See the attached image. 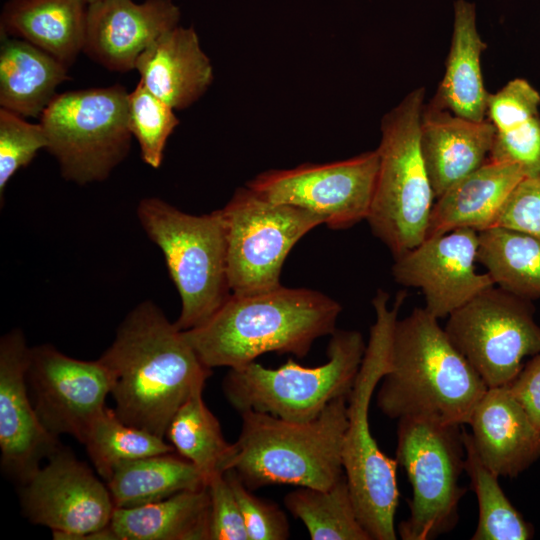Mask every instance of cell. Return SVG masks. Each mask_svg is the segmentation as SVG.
<instances>
[{
    "mask_svg": "<svg viewBox=\"0 0 540 540\" xmlns=\"http://www.w3.org/2000/svg\"><path fill=\"white\" fill-rule=\"evenodd\" d=\"M100 359L111 376L117 416L163 438L179 407L212 374L183 331L149 300L127 314Z\"/></svg>",
    "mask_w": 540,
    "mask_h": 540,
    "instance_id": "6da1fadb",
    "label": "cell"
},
{
    "mask_svg": "<svg viewBox=\"0 0 540 540\" xmlns=\"http://www.w3.org/2000/svg\"><path fill=\"white\" fill-rule=\"evenodd\" d=\"M342 306L307 288L234 294L202 325L183 331L210 369L240 368L265 353L303 358L320 337L331 335Z\"/></svg>",
    "mask_w": 540,
    "mask_h": 540,
    "instance_id": "7a4b0ae2",
    "label": "cell"
},
{
    "mask_svg": "<svg viewBox=\"0 0 540 540\" xmlns=\"http://www.w3.org/2000/svg\"><path fill=\"white\" fill-rule=\"evenodd\" d=\"M438 320L424 307L396 320L388 370L376 395L387 417L466 425L487 391Z\"/></svg>",
    "mask_w": 540,
    "mask_h": 540,
    "instance_id": "3957f363",
    "label": "cell"
},
{
    "mask_svg": "<svg viewBox=\"0 0 540 540\" xmlns=\"http://www.w3.org/2000/svg\"><path fill=\"white\" fill-rule=\"evenodd\" d=\"M347 398L333 400L308 422L254 411L240 413L241 431L227 470L233 469L252 491L273 484L330 488L344 475Z\"/></svg>",
    "mask_w": 540,
    "mask_h": 540,
    "instance_id": "277c9868",
    "label": "cell"
},
{
    "mask_svg": "<svg viewBox=\"0 0 540 540\" xmlns=\"http://www.w3.org/2000/svg\"><path fill=\"white\" fill-rule=\"evenodd\" d=\"M406 293L397 294L392 307L389 295L379 289L372 300L375 322L370 328L363 360L347 398L348 424L342 461L358 518L371 540H395V514L399 504L398 463L384 454L373 437L369 406L389 366L392 332Z\"/></svg>",
    "mask_w": 540,
    "mask_h": 540,
    "instance_id": "5b68a950",
    "label": "cell"
},
{
    "mask_svg": "<svg viewBox=\"0 0 540 540\" xmlns=\"http://www.w3.org/2000/svg\"><path fill=\"white\" fill-rule=\"evenodd\" d=\"M425 88L409 92L381 120L379 169L367 222L396 258L425 238L435 195L420 147Z\"/></svg>",
    "mask_w": 540,
    "mask_h": 540,
    "instance_id": "8992f818",
    "label": "cell"
},
{
    "mask_svg": "<svg viewBox=\"0 0 540 540\" xmlns=\"http://www.w3.org/2000/svg\"><path fill=\"white\" fill-rule=\"evenodd\" d=\"M139 222L162 251L180 299L175 325L182 331L205 323L231 295L222 210L185 213L157 197L137 207Z\"/></svg>",
    "mask_w": 540,
    "mask_h": 540,
    "instance_id": "52a82bcc",
    "label": "cell"
},
{
    "mask_svg": "<svg viewBox=\"0 0 540 540\" xmlns=\"http://www.w3.org/2000/svg\"><path fill=\"white\" fill-rule=\"evenodd\" d=\"M365 349L360 332L336 329L328 343L326 363L305 367L288 359L272 369L254 361L229 369L222 391L239 413L254 411L287 421L308 422L333 400L348 397Z\"/></svg>",
    "mask_w": 540,
    "mask_h": 540,
    "instance_id": "ba28073f",
    "label": "cell"
},
{
    "mask_svg": "<svg viewBox=\"0 0 540 540\" xmlns=\"http://www.w3.org/2000/svg\"><path fill=\"white\" fill-rule=\"evenodd\" d=\"M128 92L120 84L57 94L40 117L62 177L85 185L101 182L128 155Z\"/></svg>",
    "mask_w": 540,
    "mask_h": 540,
    "instance_id": "9c48e42d",
    "label": "cell"
},
{
    "mask_svg": "<svg viewBox=\"0 0 540 540\" xmlns=\"http://www.w3.org/2000/svg\"><path fill=\"white\" fill-rule=\"evenodd\" d=\"M396 461L412 487L409 517L400 522L403 540H430L450 532L459 520L466 488L462 425L433 420L398 419Z\"/></svg>",
    "mask_w": 540,
    "mask_h": 540,
    "instance_id": "30bf717a",
    "label": "cell"
},
{
    "mask_svg": "<svg viewBox=\"0 0 540 540\" xmlns=\"http://www.w3.org/2000/svg\"><path fill=\"white\" fill-rule=\"evenodd\" d=\"M231 293L261 292L281 285L289 252L309 231L324 224L320 216L274 203L247 186L238 188L222 209Z\"/></svg>",
    "mask_w": 540,
    "mask_h": 540,
    "instance_id": "8fae6325",
    "label": "cell"
},
{
    "mask_svg": "<svg viewBox=\"0 0 540 540\" xmlns=\"http://www.w3.org/2000/svg\"><path fill=\"white\" fill-rule=\"evenodd\" d=\"M531 300L491 286L452 312L448 337L488 388L510 384L523 360L540 353Z\"/></svg>",
    "mask_w": 540,
    "mask_h": 540,
    "instance_id": "7c38bea8",
    "label": "cell"
},
{
    "mask_svg": "<svg viewBox=\"0 0 540 540\" xmlns=\"http://www.w3.org/2000/svg\"><path fill=\"white\" fill-rule=\"evenodd\" d=\"M379 169L377 149L326 164L270 170L246 186L268 201L310 211L333 230L366 220Z\"/></svg>",
    "mask_w": 540,
    "mask_h": 540,
    "instance_id": "4fadbf2b",
    "label": "cell"
},
{
    "mask_svg": "<svg viewBox=\"0 0 540 540\" xmlns=\"http://www.w3.org/2000/svg\"><path fill=\"white\" fill-rule=\"evenodd\" d=\"M23 486L27 517L50 528L55 539L88 540L108 525L115 509L106 482L62 446Z\"/></svg>",
    "mask_w": 540,
    "mask_h": 540,
    "instance_id": "5bb4252c",
    "label": "cell"
},
{
    "mask_svg": "<svg viewBox=\"0 0 540 540\" xmlns=\"http://www.w3.org/2000/svg\"><path fill=\"white\" fill-rule=\"evenodd\" d=\"M27 380L44 427L57 437L69 434L81 443L111 393V376L100 358H72L50 344L31 348Z\"/></svg>",
    "mask_w": 540,
    "mask_h": 540,
    "instance_id": "9a60e30c",
    "label": "cell"
},
{
    "mask_svg": "<svg viewBox=\"0 0 540 540\" xmlns=\"http://www.w3.org/2000/svg\"><path fill=\"white\" fill-rule=\"evenodd\" d=\"M478 242V232L470 228L427 237L394 258L392 275L397 283L423 293L428 312L438 319L448 317L494 286L488 273L476 269Z\"/></svg>",
    "mask_w": 540,
    "mask_h": 540,
    "instance_id": "2e32d148",
    "label": "cell"
},
{
    "mask_svg": "<svg viewBox=\"0 0 540 540\" xmlns=\"http://www.w3.org/2000/svg\"><path fill=\"white\" fill-rule=\"evenodd\" d=\"M30 350L20 329L0 340L1 466L22 484L61 444L41 423L28 396Z\"/></svg>",
    "mask_w": 540,
    "mask_h": 540,
    "instance_id": "e0dca14e",
    "label": "cell"
},
{
    "mask_svg": "<svg viewBox=\"0 0 540 540\" xmlns=\"http://www.w3.org/2000/svg\"><path fill=\"white\" fill-rule=\"evenodd\" d=\"M173 0H99L88 4L83 52L114 72L135 69L142 52L179 25Z\"/></svg>",
    "mask_w": 540,
    "mask_h": 540,
    "instance_id": "ac0fdd59",
    "label": "cell"
},
{
    "mask_svg": "<svg viewBox=\"0 0 540 540\" xmlns=\"http://www.w3.org/2000/svg\"><path fill=\"white\" fill-rule=\"evenodd\" d=\"M468 425L480 458L499 477H517L540 457V429L507 385L487 389Z\"/></svg>",
    "mask_w": 540,
    "mask_h": 540,
    "instance_id": "d6986e66",
    "label": "cell"
},
{
    "mask_svg": "<svg viewBox=\"0 0 540 540\" xmlns=\"http://www.w3.org/2000/svg\"><path fill=\"white\" fill-rule=\"evenodd\" d=\"M494 132L487 118L473 121L425 103L420 147L435 198L487 161Z\"/></svg>",
    "mask_w": 540,
    "mask_h": 540,
    "instance_id": "ffe728a7",
    "label": "cell"
},
{
    "mask_svg": "<svg viewBox=\"0 0 540 540\" xmlns=\"http://www.w3.org/2000/svg\"><path fill=\"white\" fill-rule=\"evenodd\" d=\"M140 82L176 110L196 102L213 82V67L192 27L163 33L139 56Z\"/></svg>",
    "mask_w": 540,
    "mask_h": 540,
    "instance_id": "44dd1931",
    "label": "cell"
},
{
    "mask_svg": "<svg viewBox=\"0 0 540 540\" xmlns=\"http://www.w3.org/2000/svg\"><path fill=\"white\" fill-rule=\"evenodd\" d=\"M525 176L517 164L487 159L436 198L426 238L459 228L480 232L492 227L509 194Z\"/></svg>",
    "mask_w": 540,
    "mask_h": 540,
    "instance_id": "7402d4cb",
    "label": "cell"
},
{
    "mask_svg": "<svg viewBox=\"0 0 540 540\" xmlns=\"http://www.w3.org/2000/svg\"><path fill=\"white\" fill-rule=\"evenodd\" d=\"M207 486L129 508L115 507L108 525L88 540H209Z\"/></svg>",
    "mask_w": 540,
    "mask_h": 540,
    "instance_id": "603a6c76",
    "label": "cell"
},
{
    "mask_svg": "<svg viewBox=\"0 0 540 540\" xmlns=\"http://www.w3.org/2000/svg\"><path fill=\"white\" fill-rule=\"evenodd\" d=\"M87 9L85 0H8L0 34L33 44L69 69L83 52Z\"/></svg>",
    "mask_w": 540,
    "mask_h": 540,
    "instance_id": "cb8c5ba5",
    "label": "cell"
},
{
    "mask_svg": "<svg viewBox=\"0 0 540 540\" xmlns=\"http://www.w3.org/2000/svg\"><path fill=\"white\" fill-rule=\"evenodd\" d=\"M486 48L477 30L475 4L457 0L445 72L430 101L457 116L485 120L490 93L484 86L481 56Z\"/></svg>",
    "mask_w": 540,
    "mask_h": 540,
    "instance_id": "d4e9b609",
    "label": "cell"
},
{
    "mask_svg": "<svg viewBox=\"0 0 540 540\" xmlns=\"http://www.w3.org/2000/svg\"><path fill=\"white\" fill-rule=\"evenodd\" d=\"M540 94L515 78L490 93L486 118L494 127L488 159L519 165L526 176L540 173Z\"/></svg>",
    "mask_w": 540,
    "mask_h": 540,
    "instance_id": "484cf974",
    "label": "cell"
},
{
    "mask_svg": "<svg viewBox=\"0 0 540 540\" xmlns=\"http://www.w3.org/2000/svg\"><path fill=\"white\" fill-rule=\"evenodd\" d=\"M0 35V106L24 118L41 117L69 79L68 68L25 40Z\"/></svg>",
    "mask_w": 540,
    "mask_h": 540,
    "instance_id": "4316f807",
    "label": "cell"
},
{
    "mask_svg": "<svg viewBox=\"0 0 540 540\" xmlns=\"http://www.w3.org/2000/svg\"><path fill=\"white\" fill-rule=\"evenodd\" d=\"M106 484L114 506L129 508L206 487V479L190 461L171 452L124 462Z\"/></svg>",
    "mask_w": 540,
    "mask_h": 540,
    "instance_id": "83f0119b",
    "label": "cell"
},
{
    "mask_svg": "<svg viewBox=\"0 0 540 540\" xmlns=\"http://www.w3.org/2000/svg\"><path fill=\"white\" fill-rule=\"evenodd\" d=\"M478 238L477 262L495 286L531 301L540 298V240L500 226L478 232Z\"/></svg>",
    "mask_w": 540,
    "mask_h": 540,
    "instance_id": "f1b7e54d",
    "label": "cell"
},
{
    "mask_svg": "<svg viewBox=\"0 0 540 540\" xmlns=\"http://www.w3.org/2000/svg\"><path fill=\"white\" fill-rule=\"evenodd\" d=\"M198 386L171 419L165 437L183 458L195 465L207 481L227 470L233 444L226 441L219 421L203 400Z\"/></svg>",
    "mask_w": 540,
    "mask_h": 540,
    "instance_id": "f546056e",
    "label": "cell"
},
{
    "mask_svg": "<svg viewBox=\"0 0 540 540\" xmlns=\"http://www.w3.org/2000/svg\"><path fill=\"white\" fill-rule=\"evenodd\" d=\"M284 504L312 540H371L358 518L345 474L328 489L297 487L285 495Z\"/></svg>",
    "mask_w": 540,
    "mask_h": 540,
    "instance_id": "4dcf8cb0",
    "label": "cell"
},
{
    "mask_svg": "<svg viewBox=\"0 0 540 540\" xmlns=\"http://www.w3.org/2000/svg\"><path fill=\"white\" fill-rule=\"evenodd\" d=\"M464 470L475 492L479 516L472 540H527L534 527L524 519L503 492L498 478L480 458L471 433L462 425Z\"/></svg>",
    "mask_w": 540,
    "mask_h": 540,
    "instance_id": "1f68e13d",
    "label": "cell"
},
{
    "mask_svg": "<svg viewBox=\"0 0 540 540\" xmlns=\"http://www.w3.org/2000/svg\"><path fill=\"white\" fill-rule=\"evenodd\" d=\"M82 444L105 482L124 462L175 452L163 437L123 422L114 409L107 407L92 422Z\"/></svg>",
    "mask_w": 540,
    "mask_h": 540,
    "instance_id": "d6a6232c",
    "label": "cell"
},
{
    "mask_svg": "<svg viewBox=\"0 0 540 540\" xmlns=\"http://www.w3.org/2000/svg\"><path fill=\"white\" fill-rule=\"evenodd\" d=\"M178 125L174 109L140 81L128 94V126L148 166L156 169L161 165L167 139Z\"/></svg>",
    "mask_w": 540,
    "mask_h": 540,
    "instance_id": "836d02e7",
    "label": "cell"
},
{
    "mask_svg": "<svg viewBox=\"0 0 540 540\" xmlns=\"http://www.w3.org/2000/svg\"><path fill=\"white\" fill-rule=\"evenodd\" d=\"M48 142L42 125L0 108V195L14 174L27 166Z\"/></svg>",
    "mask_w": 540,
    "mask_h": 540,
    "instance_id": "e575fe53",
    "label": "cell"
},
{
    "mask_svg": "<svg viewBox=\"0 0 540 540\" xmlns=\"http://www.w3.org/2000/svg\"><path fill=\"white\" fill-rule=\"evenodd\" d=\"M224 475L237 499L249 540L289 538V523L278 505L254 495L233 469L226 470Z\"/></svg>",
    "mask_w": 540,
    "mask_h": 540,
    "instance_id": "d590c367",
    "label": "cell"
},
{
    "mask_svg": "<svg viewBox=\"0 0 540 540\" xmlns=\"http://www.w3.org/2000/svg\"><path fill=\"white\" fill-rule=\"evenodd\" d=\"M210 500L209 540H249L243 516L224 473L207 481Z\"/></svg>",
    "mask_w": 540,
    "mask_h": 540,
    "instance_id": "8d00e7d4",
    "label": "cell"
},
{
    "mask_svg": "<svg viewBox=\"0 0 540 540\" xmlns=\"http://www.w3.org/2000/svg\"><path fill=\"white\" fill-rule=\"evenodd\" d=\"M493 226L514 229L540 240V173L525 176L515 186Z\"/></svg>",
    "mask_w": 540,
    "mask_h": 540,
    "instance_id": "74e56055",
    "label": "cell"
},
{
    "mask_svg": "<svg viewBox=\"0 0 540 540\" xmlns=\"http://www.w3.org/2000/svg\"><path fill=\"white\" fill-rule=\"evenodd\" d=\"M534 425L540 429V353L523 365L515 379L507 385Z\"/></svg>",
    "mask_w": 540,
    "mask_h": 540,
    "instance_id": "f35d334b",
    "label": "cell"
},
{
    "mask_svg": "<svg viewBox=\"0 0 540 540\" xmlns=\"http://www.w3.org/2000/svg\"><path fill=\"white\" fill-rule=\"evenodd\" d=\"M88 4L92 3V2H95V1H99V0H85Z\"/></svg>",
    "mask_w": 540,
    "mask_h": 540,
    "instance_id": "ab89813d",
    "label": "cell"
}]
</instances>
